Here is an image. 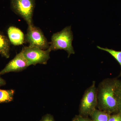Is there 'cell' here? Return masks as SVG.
<instances>
[{"label": "cell", "instance_id": "e0dca14e", "mask_svg": "<svg viewBox=\"0 0 121 121\" xmlns=\"http://www.w3.org/2000/svg\"><path fill=\"white\" fill-rule=\"evenodd\" d=\"M6 84V82L4 79L1 77L0 76V87L5 86Z\"/></svg>", "mask_w": 121, "mask_h": 121}, {"label": "cell", "instance_id": "5b68a950", "mask_svg": "<svg viewBox=\"0 0 121 121\" xmlns=\"http://www.w3.org/2000/svg\"><path fill=\"white\" fill-rule=\"evenodd\" d=\"M21 52L30 66L37 64H47L50 58L51 51L49 48L43 50L29 46L23 48Z\"/></svg>", "mask_w": 121, "mask_h": 121}, {"label": "cell", "instance_id": "4fadbf2b", "mask_svg": "<svg viewBox=\"0 0 121 121\" xmlns=\"http://www.w3.org/2000/svg\"><path fill=\"white\" fill-rule=\"evenodd\" d=\"M115 95L117 99L119 112H121V80L117 79L115 90Z\"/></svg>", "mask_w": 121, "mask_h": 121}, {"label": "cell", "instance_id": "ba28073f", "mask_svg": "<svg viewBox=\"0 0 121 121\" xmlns=\"http://www.w3.org/2000/svg\"><path fill=\"white\" fill-rule=\"evenodd\" d=\"M7 33L10 43L14 46L22 45L24 43V35L19 29L10 26L7 30Z\"/></svg>", "mask_w": 121, "mask_h": 121}, {"label": "cell", "instance_id": "52a82bcc", "mask_svg": "<svg viewBox=\"0 0 121 121\" xmlns=\"http://www.w3.org/2000/svg\"><path fill=\"white\" fill-rule=\"evenodd\" d=\"M29 66L27 61L21 52L10 60L4 68L0 71V76L11 72L23 71Z\"/></svg>", "mask_w": 121, "mask_h": 121}, {"label": "cell", "instance_id": "8992f818", "mask_svg": "<svg viewBox=\"0 0 121 121\" xmlns=\"http://www.w3.org/2000/svg\"><path fill=\"white\" fill-rule=\"evenodd\" d=\"M25 40L29 43V46L43 50H47L50 48V43L42 30L34 25L28 26Z\"/></svg>", "mask_w": 121, "mask_h": 121}, {"label": "cell", "instance_id": "7a4b0ae2", "mask_svg": "<svg viewBox=\"0 0 121 121\" xmlns=\"http://www.w3.org/2000/svg\"><path fill=\"white\" fill-rule=\"evenodd\" d=\"M73 39L71 26L66 27L60 31L52 35L49 48L51 51L64 50L67 52L69 58L71 54L75 53L72 45Z\"/></svg>", "mask_w": 121, "mask_h": 121}, {"label": "cell", "instance_id": "6da1fadb", "mask_svg": "<svg viewBox=\"0 0 121 121\" xmlns=\"http://www.w3.org/2000/svg\"><path fill=\"white\" fill-rule=\"evenodd\" d=\"M117 78H108L99 83L97 90L98 109L112 114L119 112L115 95Z\"/></svg>", "mask_w": 121, "mask_h": 121}, {"label": "cell", "instance_id": "2e32d148", "mask_svg": "<svg viewBox=\"0 0 121 121\" xmlns=\"http://www.w3.org/2000/svg\"><path fill=\"white\" fill-rule=\"evenodd\" d=\"M40 121H55L54 117L50 114H47L44 115Z\"/></svg>", "mask_w": 121, "mask_h": 121}, {"label": "cell", "instance_id": "8fae6325", "mask_svg": "<svg viewBox=\"0 0 121 121\" xmlns=\"http://www.w3.org/2000/svg\"><path fill=\"white\" fill-rule=\"evenodd\" d=\"M110 114L96 109L91 115V119L93 121H108Z\"/></svg>", "mask_w": 121, "mask_h": 121}, {"label": "cell", "instance_id": "30bf717a", "mask_svg": "<svg viewBox=\"0 0 121 121\" xmlns=\"http://www.w3.org/2000/svg\"><path fill=\"white\" fill-rule=\"evenodd\" d=\"M15 91L13 89L2 90L0 89V104L8 103L13 101Z\"/></svg>", "mask_w": 121, "mask_h": 121}, {"label": "cell", "instance_id": "5bb4252c", "mask_svg": "<svg viewBox=\"0 0 121 121\" xmlns=\"http://www.w3.org/2000/svg\"><path fill=\"white\" fill-rule=\"evenodd\" d=\"M108 121H121V112L110 114Z\"/></svg>", "mask_w": 121, "mask_h": 121}, {"label": "cell", "instance_id": "3957f363", "mask_svg": "<svg viewBox=\"0 0 121 121\" xmlns=\"http://www.w3.org/2000/svg\"><path fill=\"white\" fill-rule=\"evenodd\" d=\"M97 90L95 81L85 91L79 108V115L84 117L90 116L97 106Z\"/></svg>", "mask_w": 121, "mask_h": 121}, {"label": "cell", "instance_id": "277c9868", "mask_svg": "<svg viewBox=\"0 0 121 121\" xmlns=\"http://www.w3.org/2000/svg\"><path fill=\"white\" fill-rule=\"evenodd\" d=\"M35 5V0H11L12 10L24 20L28 26L33 25V17Z\"/></svg>", "mask_w": 121, "mask_h": 121}, {"label": "cell", "instance_id": "9a60e30c", "mask_svg": "<svg viewBox=\"0 0 121 121\" xmlns=\"http://www.w3.org/2000/svg\"><path fill=\"white\" fill-rule=\"evenodd\" d=\"M72 121H93L88 117H83L80 115H76L72 119Z\"/></svg>", "mask_w": 121, "mask_h": 121}, {"label": "cell", "instance_id": "9c48e42d", "mask_svg": "<svg viewBox=\"0 0 121 121\" xmlns=\"http://www.w3.org/2000/svg\"><path fill=\"white\" fill-rule=\"evenodd\" d=\"M10 43L9 39L0 33V55L8 59L10 56Z\"/></svg>", "mask_w": 121, "mask_h": 121}, {"label": "cell", "instance_id": "7c38bea8", "mask_svg": "<svg viewBox=\"0 0 121 121\" xmlns=\"http://www.w3.org/2000/svg\"><path fill=\"white\" fill-rule=\"evenodd\" d=\"M97 47L98 49L108 52L119 64L121 66V71L118 77H121V51H116L112 49H109L107 48L101 47L99 46H97Z\"/></svg>", "mask_w": 121, "mask_h": 121}]
</instances>
